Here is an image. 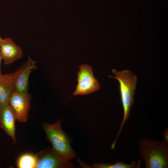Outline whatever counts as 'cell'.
Instances as JSON below:
<instances>
[{
	"label": "cell",
	"instance_id": "277c9868",
	"mask_svg": "<svg viewBox=\"0 0 168 168\" xmlns=\"http://www.w3.org/2000/svg\"><path fill=\"white\" fill-rule=\"evenodd\" d=\"M77 75L78 84L70 98L78 95H88L100 89V84L93 75L91 66L85 64L80 65Z\"/></svg>",
	"mask_w": 168,
	"mask_h": 168
},
{
	"label": "cell",
	"instance_id": "ba28073f",
	"mask_svg": "<svg viewBox=\"0 0 168 168\" xmlns=\"http://www.w3.org/2000/svg\"><path fill=\"white\" fill-rule=\"evenodd\" d=\"M16 117L15 111L9 104L0 106V128L16 143L15 135V120Z\"/></svg>",
	"mask_w": 168,
	"mask_h": 168
},
{
	"label": "cell",
	"instance_id": "5b68a950",
	"mask_svg": "<svg viewBox=\"0 0 168 168\" xmlns=\"http://www.w3.org/2000/svg\"><path fill=\"white\" fill-rule=\"evenodd\" d=\"M31 98V95L28 92L15 91L11 96L9 104L15 111L16 120L21 123L28 120Z\"/></svg>",
	"mask_w": 168,
	"mask_h": 168
},
{
	"label": "cell",
	"instance_id": "7c38bea8",
	"mask_svg": "<svg viewBox=\"0 0 168 168\" xmlns=\"http://www.w3.org/2000/svg\"><path fill=\"white\" fill-rule=\"evenodd\" d=\"M130 164H128L124 161H116L114 164L110 163H94L92 165L94 168H140L141 164V161L139 160L137 164L136 162L132 160Z\"/></svg>",
	"mask_w": 168,
	"mask_h": 168
},
{
	"label": "cell",
	"instance_id": "3957f363",
	"mask_svg": "<svg viewBox=\"0 0 168 168\" xmlns=\"http://www.w3.org/2000/svg\"><path fill=\"white\" fill-rule=\"evenodd\" d=\"M63 118L54 124L43 122L42 126L47 139L51 143L54 152L62 160L68 161L75 157L76 154L70 145L72 139L62 128L61 123Z\"/></svg>",
	"mask_w": 168,
	"mask_h": 168
},
{
	"label": "cell",
	"instance_id": "4fadbf2b",
	"mask_svg": "<svg viewBox=\"0 0 168 168\" xmlns=\"http://www.w3.org/2000/svg\"><path fill=\"white\" fill-rule=\"evenodd\" d=\"M163 136L164 139L168 141V127L165 129L163 133Z\"/></svg>",
	"mask_w": 168,
	"mask_h": 168
},
{
	"label": "cell",
	"instance_id": "8992f818",
	"mask_svg": "<svg viewBox=\"0 0 168 168\" xmlns=\"http://www.w3.org/2000/svg\"><path fill=\"white\" fill-rule=\"evenodd\" d=\"M36 62L29 56L25 63L12 73L14 91L28 92L29 75L33 70L37 69Z\"/></svg>",
	"mask_w": 168,
	"mask_h": 168
},
{
	"label": "cell",
	"instance_id": "5bb4252c",
	"mask_svg": "<svg viewBox=\"0 0 168 168\" xmlns=\"http://www.w3.org/2000/svg\"><path fill=\"white\" fill-rule=\"evenodd\" d=\"M2 57L1 55L0 51V75L1 74V71H0V64H1V62L2 60Z\"/></svg>",
	"mask_w": 168,
	"mask_h": 168
},
{
	"label": "cell",
	"instance_id": "7a4b0ae2",
	"mask_svg": "<svg viewBox=\"0 0 168 168\" xmlns=\"http://www.w3.org/2000/svg\"><path fill=\"white\" fill-rule=\"evenodd\" d=\"M112 72L115 76H109V77L116 79L119 82L121 100L124 110L123 119L117 136L112 144L114 145L124 124L129 118L131 108L135 102L134 96L135 95V90L137 78L135 75L128 70L118 71L113 69Z\"/></svg>",
	"mask_w": 168,
	"mask_h": 168
},
{
	"label": "cell",
	"instance_id": "9a60e30c",
	"mask_svg": "<svg viewBox=\"0 0 168 168\" xmlns=\"http://www.w3.org/2000/svg\"><path fill=\"white\" fill-rule=\"evenodd\" d=\"M2 39L0 35V43H1V41L2 40Z\"/></svg>",
	"mask_w": 168,
	"mask_h": 168
},
{
	"label": "cell",
	"instance_id": "52a82bcc",
	"mask_svg": "<svg viewBox=\"0 0 168 168\" xmlns=\"http://www.w3.org/2000/svg\"><path fill=\"white\" fill-rule=\"evenodd\" d=\"M37 162L35 168H72L73 166L70 161L60 159L52 147H48L36 154Z\"/></svg>",
	"mask_w": 168,
	"mask_h": 168
},
{
	"label": "cell",
	"instance_id": "9c48e42d",
	"mask_svg": "<svg viewBox=\"0 0 168 168\" xmlns=\"http://www.w3.org/2000/svg\"><path fill=\"white\" fill-rule=\"evenodd\" d=\"M0 51L2 59L6 65L11 64L23 57L21 48L8 37L2 39L0 44Z\"/></svg>",
	"mask_w": 168,
	"mask_h": 168
},
{
	"label": "cell",
	"instance_id": "30bf717a",
	"mask_svg": "<svg viewBox=\"0 0 168 168\" xmlns=\"http://www.w3.org/2000/svg\"><path fill=\"white\" fill-rule=\"evenodd\" d=\"M14 91L12 74L0 75V106L9 104L11 96Z\"/></svg>",
	"mask_w": 168,
	"mask_h": 168
},
{
	"label": "cell",
	"instance_id": "6da1fadb",
	"mask_svg": "<svg viewBox=\"0 0 168 168\" xmlns=\"http://www.w3.org/2000/svg\"><path fill=\"white\" fill-rule=\"evenodd\" d=\"M139 154L146 168L168 167V141L143 138L138 142Z\"/></svg>",
	"mask_w": 168,
	"mask_h": 168
},
{
	"label": "cell",
	"instance_id": "8fae6325",
	"mask_svg": "<svg viewBox=\"0 0 168 168\" xmlns=\"http://www.w3.org/2000/svg\"><path fill=\"white\" fill-rule=\"evenodd\" d=\"M37 162L36 154L26 153L19 157L17 161L16 166L19 168H35Z\"/></svg>",
	"mask_w": 168,
	"mask_h": 168
}]
</instances>
